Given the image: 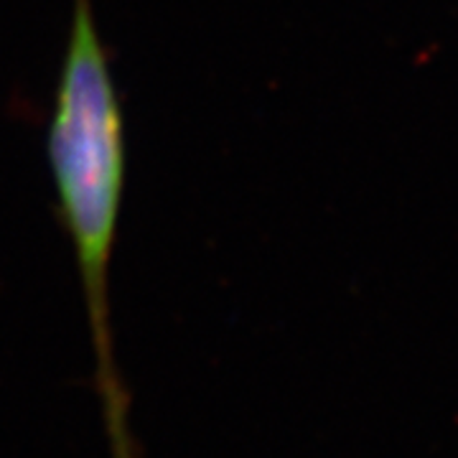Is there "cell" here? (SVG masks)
<instances>
[{
  "mask_svg": "<svg viewBox=\"0 0 458 458\" xmlns=\"http://www.w3.org/2000/svg\"><path fill=\"white\" fill-rule=\"evenodd\" d=\"M47 158L82 283L98 393L114 454L123 458L128 400L114 364L110 270L125 189V117L95 0H74L72 8L47 131Z\"/></svg>",
  "mask_w": 458,
  "mask_h": 458,
  "instance_id": "obj_1",
  "label": "cell"
}]
</instances>
